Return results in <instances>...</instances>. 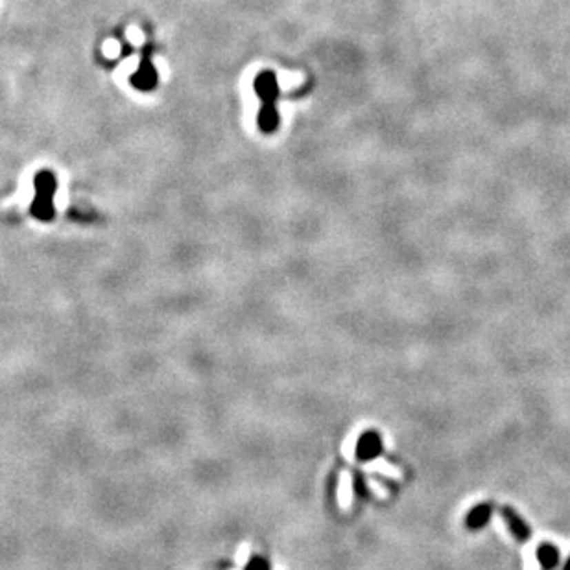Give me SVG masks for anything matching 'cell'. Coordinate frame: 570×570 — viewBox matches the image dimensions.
Here are the masks:
<instances>
[{
    "label": "cell",
    "mask_w": 570,
    "mask_h": 570,
    "mask_svg": "<svg viewBox=\"0 0 570 570\" xmlns=\"http://www.w3.org/2000/svg\"><path fill=\"white\" fill-rule=\"evenodd\" d=\"M500 515H502V519L506 520V525H508L509 531H511V536H513L517 541L526 542L528 539H530V537H531L530 526L526 525L525 519H522V517H520V515L517 513L515 509H511V508H508V506H506V508L500 509Z\"/></svg>",
    "instance_id": "1"
},
{
    "label": "cell",
    "mask_w": 570,
    "mask_h": 570,
    "mask_svg": "<svg viewBox=\"0 0 570 570\" xmlns=\"http://www.w3.org/2000/svg\"><path fill=\"white\" fill-rule=\"evenodd\" d=\"M491 515H493V508H491L489 504H478V506H474L467 513L465 525L471 530H480V528H484L489 522Z\"/></svg>",
    "instance_id": "2"
},
{
    "label": "cell",
    "mask_w": 570,
    "mask_h": 570,
    "mask_svg": "<svg viewBox=\"0 0 570 570\" xmlns=\"http://www.w3.org/2000/svg\"><path fill=\"white\" fill-rule=\"evenodd\" d=\"M537 559L541 563L542 570H552L559 563V552L553 544H541L537 550Z\"/></svg>",
    "instance_id": "3"
},
{
    "label": "cell",
    "mask_w": 570,
    "mask_h": 570,
    "mask_svg": "<svg viewBox=\"0 0 570 570\" xmlns=\"http://www.w3.org/2000/svg\"><path fill=\"white\" fill-rule=\"evenodd\" d=\"M103 50L108 52V56L113 57L120 52V46L116 45V43H113V41H109V43H105V45H103Z\"/></svg>",
    "instance_id": "4"
},
{
    "label": "cell",
    "mask_w": 570,
    "mask_h": 570,
    "mask_svg": "<svg viewBox=\"0 0 570 570\" xmlns=\"http://www.w3.org/2000/svg\"><path fill=\"white\" fill-rule=\"evenodd\" d=\"M563 570H570V558H569V559H567V563H564Z\"/></svg>",
    "instance_id": "5"
}]
</instances>
